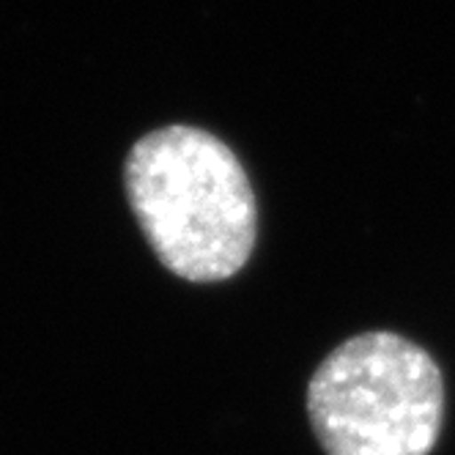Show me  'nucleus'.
Returning a JSON list of instances; mask_svg holds the SVG:
<instances>
[{
	"instance_id": "obj_2",
	"label": "nucleus",
	"mask_w": 455,
	"mask_h": 455,
	"mask_svg": "<svg viewBox=\"0 0 455 455\" xmlns=\"http://www.w3.org/2000/svg\"><path fill=\"white\" fill-rule=\"evenodd\" d=\"M444 373L428 348L393 330L338 343L305 393L323 455H431L444 426Z\"/></svg>"
},
{
	"instance_id": "obj_1",
	"label": "nucleus",
	"mask_w": 455,
	"mask_h": 455,
	"mask_svg": "<svg viewBox=\"0 0 455 455\" xmlns=\"http://www.w3.org/2000/svg\"><path fill=\"white\" fill-rule=\"evenodd\" d=\"M126 201L159 264L187 283L239 275L258 242V201L236 151L209 129L146 132L124 162Z\"/></svg>"
}]
</instances>
